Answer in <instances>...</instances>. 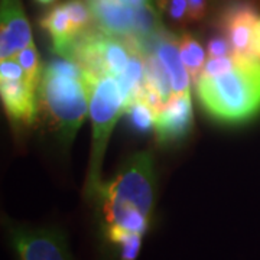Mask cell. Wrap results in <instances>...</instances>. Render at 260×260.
<instances>
[{
	"mask_svg": "<svg viewBox=\"0 0 260 260\" xmlns=\"http://www.w3.org/2000/svg\"><path fill=\"white\" fill-rule=\"evenodd\" d=\"M259 18L256 8L249 2L234 0L224 8L220 16V26L232 45L234 55L256 56L251 49V38Z\"/></svg>",
	"mask_w": 260,
	"mask_h": 260,
	"instance_id": "8992f818",
	"label": "cell"
},
{
	"mask_svg": "<svg viewBox=\"0 0 260 260\" xmlns=\"http://www.w3.org/2000/svg\"><path fill=\"white\" fill-rule=\"evenodd\" d=\"M207 13V0H188V16L192 22H200Z\"/></svg>",
	"mask_w": 260,
	"mask_h": 260,
	"instance_id": "ac0fdd59",
	"label": "cell"
},
{
	"mask_svg": "<svg viewBox=\"0 0 260 260\" xmlns=\"http://www.w3.org/2000/svg\"><path fill=\"white\" fill-rule=\"evenodd\" d=\"M197 97L211 119L242 124L260 114V58L236 55L229 71L201 74L195 81Z\"/></svg>",
	"mask_w": 260,
	"mask_h": 260,
	"instance_id": "7a4b0ae2",
	"label": "cell"
},
{
	"mask_svg": "<svg viewBox=\"0 0 260 260\" xmlns=\"http://www.w3.org/2000/svg\"><path fill=\"white\" fill-rule=\"evenodd\" d=\"M140 51H146L148 47H153V54L158 56L167 71L174 97L191 95L189 91V74L179 55L178 38L167 30L160 29L152 37L136 41Z\"/></svg>",
	"mask_w": 260,
	"mask_h": 260,
	"instance_id": "52a82bcc",
	"label": "cell"
},
{
	"mask_svg": "<svg viewBox=\"0 0 260 260\" xmlns=\"http://www.w3.org/2000/svg\"><path fill=\"white\" fill-rule=\"evenodd\" d=\"M84 74L87 85L90 87L91 119V150L85 181V198L88 200L97 189V186L102 184L104 153L116 123L121 114L126 112V103L116 77H94L87 74L85 71Z\"/></svg>",
	"mask_w": 260,
	"mask_h": 260,
	"instance_id": "277c9868",
	"label": "cell"
},
{
	"mask_svg": "<svg viewBox=\"0 0 260 260\" xmlns=\"http://www.w3.org/2000/svg\"><path fill=\"white\" fill-rule=\"evenodd\" d=\"M38 104L56 139L70 146L90 113V87L85 74H61L45 67Z\"/></svg>",
	"mask_w": 260,
	"mask_h": 260,
	"instance_id": "3957f363",
	"label": "cell"
},
{
	"mask_svg": "<svg viewBox=\"0 0 260 260\" xmlns=\"http://www.w3.org/2000/svg\"><path fill=\"white\" fill-rule=\"evenodd\" d=\"M88 201L95 208L104 260H138L156 203L152 153L129 156L109 181H102Z\"/></svg>",
	"mask_w": 260,
	"mask_h": 260,
	"instance_id": "6da1fadb",
	"label": "cell"
},
{
	"mask_svg": "<svg viewBox=\"0 0 260 260\" xmlns=\"http://www.w3.org/2000/svg\"><path fill=\"white\" fill-rule=\"evenodd\" d=\"M178 47H179V55L185 65L186 71L195 83L203 73L204 65L207 62L205 49L198 41V38L191 34H184L178 38Z\"/></svg>",
	"mask_w": 260,
	"mask_h": 260,
	"instance_id": "4fadbf2b",
	"label": "cell"
},
{
	"mask_svg": "<svg viewBox=\"0 0 260 260\" xmlns=\"http://www.w3.org/2000/svg\"><path fill=\"white\" fill-rule=\"evenodd\" d=\"M160 6L165 9L171 20L177 23H185L188 16V0H159Z\"/></svg>",
	"mask_w": 260,
	"mask_h": 260,
	"instance_id": "2e32d148",
	"label": "cell"
},
{
	"mask_svg": "<svg viewBox=\"0 0 260 260\" xmlns=\"http://www.w3.org/2000/svg\"><path fill=\"white\" fill-rule=\"evenodd\" d=\"M39 25L51 38L54 51L61 56L67 54L75 39L80 37L64 3L52 6L39 20Z\"/></svg>",
	"mask_w": 260,
	"mask_h": 260,
	"instance_id": "7c38bea8",
	"label": "cell"
},
{
	"mask_svg": "<svg viewBox=\"0 0 260 260\" xmlns=\"http://www.w3.org/2000/svg\"><path fill=\"white\" fill-rule=\"evenodd\" d=\"M5 229L16 260H75L61 227L28 225L8 220Z\"/></svg>",
	"mask_w": 260,
	"mask_h": 260,
	"instance_id": "5b68a950",
	"label": "cell"
},
{
	"mask_svg": "<svg viewBox=\"0 0 260 260\" xmlns=\"http://www.w3.org/2000/svg\"><path fill=\"white\" fill-rule=\"evenodd\" d=\"M38 5H42V6H49V5H54L56 0H35Z\"/></svg>",
	"mask_w": 260,
	"mask_h": 260,
	"instance_id": "ffe728a7",
	"label": "cell"
},
{
	"mask_svg": "<svg viewBox=\"0 0 260 260\" xmlns=\"http://www.w3.org/2000/svg\"><path fill=\"white\" fill-rule=\"evenodd\" d=\"M207 54H208V58L232 55V45L224 35L223 37H214L213 39H210V42L207 45Z\"/></svg>",
	"mask_w": 260,
	"mask_h": 260,
	"instance_id": "e0dca14e",
	"label": "cell"
},
{
	"mask_svg": "<svg viewBox=\"0 0 260 260\" xmlns=\"http://www.w3.org/2000/svg\"><path fill=\"white\" fill-rule=\"evenodd\" d=\"M18 59V62L22 67L26 81H28L35 90H39V85L42 81V65H41V58L38 54V49L35 44H30L29 47L22 49L18 55L15 56Z\"/></svg>",
	"mask_w": 260,
	"mask_h": 260,
	"instance_id": "9a60e30c",
	"label": "cell"
},
{
	"mask_svg": "<svg viewBox=\"0 0 260 260\" xmlns=\"http://www.w3.org/2000/svg\"><path fill=\"white\" fill-rule=\"evenodd\" d=\"M34 44L32 30L22 0L0 2V58H15Z\"/></svg>",
	"mask_w": 260,
	"mask_h": 260,
	"instance_id": "ba28073f",
	"label": "cell"
},
{
	"mask_svg": "<svg viewBox=\"0 0 260 260\" xmlns=\"http://www.w3.org/2000/svg\"><path fill=\"white\" fill-rule=\"evenodd\" d=\"M0 94L6 116L16 127H29L37 120L38 90L26 81V77H0Z\"/></svg>",
	"mask_w": 260,
	"mask_h": 260,
	"instance_id": "9c48e42d",
	"label": "cell"
},
{
	"mask_svg": "<svg viewBox=\"0 0 260 260\" xmlns=\"http://www.w3.org/2000/svg\"><path fill=\"white\" fill-rule=\"evenodd\" d=\"M93 19L107 35L119 38H138L139 8L120 0H88Z\"/></svg>",
	"mask_w": 260,
	"mask_h": 260,
	"instance_id": "30bf717a",
	"label": "cell"
},
{
	"mask_svg": "<svg viewBox=\"0 0 260 260\" xmlns=\"http://www.w3.org/2000/svg\"><path fill=\"white\" fill-rule=\"evenodd\" d=\"M251 49H253V54L260 58V18L254 25L253 29V38H251Z\"/></svg>",
	"mask_w": 260,
	"mask_h": 260,
	"instance_id": "d6986e66",
	"label": "cell"
},
{
	"mask_svg": "<svg viewBox=\"0 0 260 260\" xmlns=\"http://www.w3.org/2000/svg\"><path fill=\"white\" fill-rule=\"evenodd\" d=\"M194 127L191 95L174 97L158 113L155 135L160 145H172L189 136Z\"/></svg>",
	"mask_w": 260,
	"mask_h": 260,
	"instance_id": "8fae6325",
	"label": "cell"
},
{
	"mask_svg": "<svg viewBox=\"0 0 260 260\" xmlns=\"http://www.w3.org/2000/svg\"><path fill=\"white\" fill-rule=\"evenodd\" d=\"M126 113L129 117L130 126L136 132L148 133L150 130H155L156 123V110L145 102L143 99H136L126 107Z\"/></svg>",
	"mask_w": 260,
	"mask_h": 260,
	"instance_id": "5bb4252c",
	"label": "cell"
}]
</instances>
